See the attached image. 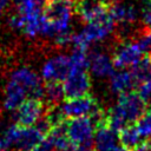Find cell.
I'll return each mask as SVG.
<instances>
[{
	"instance_id": "e0dca14e",
	"label": "cell",
	"mask_w": 151,
	"mask_h": 151,
	"mask_svg": "<svg viewBox=\"0 0 151 151\" xmlns=\"http://www.w3.org/2000/svg\"><path fill=\"white\" fill-rule=\"evenodd\" d=\"M46 138L51 143L53 151H73V144L67 136L66 125L64 122L52 126Z\"/></svg>"
},
{
	"instance_id": "d4e9b609",
	"label": "cell",
	"mask_w": 151,
	"mask_h": 151,
	"mask_svg": "<svg viewBox=\"0 0 151 151\" xmlns=\"http://www.w3.org/2000/svg\"><path fill=\"white\" fill-rule=\"evenodd\" d=\"M140 21L145 27L151 28V0L140 9Z\"/></svg>"
},
{
	"instance_id": "484cf974",
	"label": "cell",
	"mask_w": 151,
	"mask_h": 151,
	"mask_svg": "<svg viewBox=\"0 0 151 151\" xmlns=\"http://www.w3.org/2000/svg\"><path fill=\"white\" fill-rule=\"evenodd\" d=\"M28 151H53V147H52L51 143L48 142V139L45 138L41 143H39V144L35 145L34 147L29 149Z\"/></svg>"
},
{
	"instance_id": "ffe728a7",
	"label": "cell",
	"mask_w": 151,
	"mask_h": 151,
	"mask_svg": "<svg viewBox=\"0 0 151 151\" xmlns=\"http://www.w3.org/2000/svg\"><path fill=\"white\" fill-rule=\"evenodd\" d=\"M131 73L134 78L136 86L142 81L151 79V60H150V58L143 57L138 63H136L132 66Z\"/></svg>"
},
{
	"instance_id": "4316f807",
	"label": "cell",
	"mask_w": 151,
	"mask_h": 151,
	"mask_svg": "<svg viewBox=\"0 0 151 151\" xmlns=\"http://www.w3.org/2000/svg\"><path fill=\"white\" fill-rule=\"evenodd\" d=\"M13 0H0V17L8 9Z\"/></svg>"
},
{
	"instance_id": "44dd1931",
	"label": "cell",
	"mask_w": 151,
	"mask_h": 151,
	"mask_svg": "<svg viewBox=\"0 0 151 151\" xmlns=\"http://www.w3.org/2000/svg\"><path fill=\"white\" fill-rule=\"evenodd\" d=\"M70 58L72 70H88V50L74 47Z\"/></svg>"
},
{
	"instance_id": "7402d4cb",
	"label": "cell",
	"mask_w": 151,
	"mask_h": 151,
	"mask_svg": "<svg viewBox=\"0 0 151 151\" xmlns=\"http://www.w3.org/2000/svg\"><path fill=\"white\" fill-rule=\"evenodd\" d=\"M136 126L143 139L151 138V107L145 110L144 113L138 118Z\"/></svg>"
},
{
	"instance_id": "7a4b0ae2",
	"label": "cell",
	"mask_w": 151,
	"mask_h": 151,
	"mask_svg": "<svg viewBox=\"0 0 151 151\" xmlns=\"http://www.w3.org/2000/svg\"><path fill=\"white\" fill-rule=\"evenodd\" d=\"M145 110L146 101H144L137 92H124L118 94L117 101L107 111L105 123L119 132L124 126L136 123Z\"/></svg>"
},
{
	"instance_id": "9a60e30c",
	"label": "cell",
	"mask_w": 151,
	"mask_h": 151,
	"mask_svg": "<svg viewBox=\"0 0 151 151\" xmlns=\"http://www.w3.org/2000/svg\"><path fill=\"white\" fill-rule=\"evenodd\" d=\"M107 11L109 6L104 0H78L76 4V12L85 22L97 19Z\"/></svg>"
},
{
	"instance_id": "6da1fadb",
	"label": "cell",
	"mask_w": 151,
	"mask_h": 151,
	"mask_svg": "<svg viewBox=\"0 0 151 151\" xmlns=\"http://www.w3.org/2000/svg\"><path fill=\"white\" fill-rule=\"evenodd\" d=\"M28 98L42 100V79L29 67H18L9 73L6 81L4 88L2 106L6 111L14 112Z\"/></svg>"
},
{
	"instance_id": "7c38bea8",
	"label": "cell",
	"mask_w": 151,
	"mask_h": 151,
	"mask_svg": "<svg viewBox=\"0 0 151 151\" xmlns=\"http://www.w3.org/2000/svg\"><path fill=\"white\" fill-rule=\"evenodd\" d=\"M109 14L118 25H133L140 19V9L125 0H113L109 5Z\"/></svg>"
},
{
	"instance_id": "5bb4252c",
	"label": "cell",
	"mask_w": 151,
	"mask_h": 151,
	"mask_svg": "<svg viewBox=\"0 0 151 151\" xmlns=\"http://www.w3.org/2000/svg\"><path fill=\"white\" fill-rule=\"evenodd\" d=\"M94 151H113L119 145L117 131L111 129L106 123L97 126L93 138Z\"/></svg>"
},
{
	"instance_id": "4fadbf2b",
	"label": "cell",
	"mask_w": 151,
	"mask_h": 151,
	"mask_svg": "<svg viewBox=\"0 0 151 151\" xmlns=\"http://www.w3.org/2000/svg\"><path fill=\"white\" fill-rule=\"evenodd\" d=\"M114 64L112 57L101 50L88 51V71L97 79H106L111 76Z\"/></svg>"
},
{
	"instance_id": "8fae6325",
	"label": "cell",
	"mask_w": 151,
	"mask_h": 151,
	"mask_svg": "<svg viewBox=\"0 0 151 151\" xmlns=\"http://www.w3.org/2000/svg\"><path fill=\"white\" fill-rule=\"evenodd\" d=\"M63 87L66 98L86 96L91 90V77L87 70H71L63 81Z\"/></svg>"
},
{
	"instance_id": "f546056e",
	"label": "cell",
	"mask_w": 151,
	"mask_h": 151,
	"mask_svg": "<svg viewBox=\"0 0 151 151\" xmlns=\"http://www.w3.org/2000/svg\"><path fill=\"white\" fill-rule=\"evenodd\" d=\"M113 151H127V149H125V147H124V146L120 144V145H118V146H117V147H116Z\"/></svg>"
},
{
	"instance_id": "cb8c5ba5",
	"label": "cell",
	"mask_w": 151,
	"mask_h": 151,
	"mask_svg": "<svg viewBox=\"0 0 151 151\" xmlns=\"http://www.w3.org/2000/svg\"><path fill=\"white\" fill-rule=\"evenodd\" d=\"M137 93L144 101H149L151 99V79L139 83L137 85Z\"/></svg>"
},
{
	"instance_id": "ac0fdd59",
	"label": "cell",
	"mask_w": 151,
	"mask_h": 151,
	"mask_svg": "<svg viewBox=\"0 0 151 151\" xmlns=\"http://www.w3.org/2000/svg\"><path fill=\"white\" fill-rule=\"evenodd\" d=\"M119 134V142L120 144L127 149V150H133L134 147H137L138 145L142 144V139L143 137L140 136L138 129L136 125L129 124L126 126H124L120 131Z\"/></svg>"
},
{
	"instance_id": "9c48e42d",
	"label": "cell",
	"mask_w": 151,
	"mask_h": 151,
	"mask_svg": "<svg viewBox=\"0 0 151 151\" xmlns=\"http://www.w3.org/2000/svg\"><path fill=\"white\" fill-rule=\"evenodd\" d=\"M143 50L139 44L133 40L122 39V41L116 46L112 59L114 67L117 68H126L132 67L136 63H138L143 58Z\"/></svg>"
},
{
	"instance_id": "2e32d148",
	"label": "cell",
	"mask_w": 151,
	"mask_h": 151,
	"mask_svg": "<svg viewBox=\"0 0 151 151\" xmlns=\"http://www.w3.org/2000/svg\"><path fill=\"white\" fill-rule=\"evenodd\" d=\"M136 86L134 78L131 73V70L117 68L109 77V87L110 91L114 94H120L124 92L131 91Z\"/></svg>"
},
{
	"instance_id": "277c9868",
	"label": "cell",
	"mask_w": 151,
	"mask_h": 151,
	"mask_svg": "<svg viewBox=\"0 0 151 151\" xmlns=\"http://www.w3.org/2000/svg\"><path fill=\"white\" fill-rule=\"evenodd\" d=\"M114 25L116 24L107 11L97 19L86 22L79 32L73 33L71 44L73 47L88 50L93 44L106 40L114 32Z\"/></svg>"
},
{
	"instance_id": "52a82bcc",
	"label": "cell",
	"mask_w": 151,
	"mask_h": 151,
	"mask_svg": "<svg viewBox=\"0 0 151 151\" xmlns=\"http://www.w3.org/2000/svg\"><path fill=\"white\" fill-rule=\"evenodd\" d=\"M66 125L67 136L73 145L93 144L94 132L97 129V123L90 116L71 118Z\"/></svg>"
},
{
	"instance_id": "83f0119b",
	"label": "cell",
	"mask_w": 151,
	"mask_h": 151,
	"mask_svg": "<svg viewBox=\"0 0 151 151\" xmlns=\"http://www.w3.org/2000/svg\"><path fill=\"white\" fill-rule=\"evenodd\" d=\"M131 151H151V144H147V143L140 144V145H138L137 147H134Z\"/></svg>"
},
{
	"instance_id": "ba28073f",
	"label": "cell",
	"mask_w": 151,
	"mask_h": 151,
	"mask_svg": "<svg viewBox=\"0 0 151 151\" xmlns=\"http://www.w3.org/2000/svg\"><path fill=\"white\" fill-rule=\"evenodd\" d=\"M72 70L71 58L65 53H58L47 58L40 67V77L42 81L63 83Z\"/></svg>"
},
{
	"instance_id": "3957f363",
	"label": "cell",
	"mask_w": 151,
	"mask_h": 151,
	"mask_svg": "<svg viewBox=\"0 0 151 151\" xmlns=\"http://www.w3.org/2000/svg\"><path fill=\"white\" fill-rule=\"evenodd\" d=\"M76 11L73 0H50L44 8L41 35L51 40L58 34L72 31V17Z\"/></svg>"
},
{
	"instance_id": "603a6c76",
	"label": "cell",
	"mask_w": 151,
	"mask_h": 151,
	"mask_svg": "<svg viewBox=\"0 0 151 151\" xmlns=\"http://www.w3.org/2000/svg\"><path fill=\"white\" fill-rule=\"evenodd\" d=\"M137 42L139 44L144 53L151 54V28L144 27V29L138 33Z\"/></svg>"
},
{
	"instance_id": "30bf717a",
	"label": "cell",
	"mask_w": 151,
	"mask_h": 151,
	"mask_svg": "<svg viewBox=\"0 0 151 151\" xmlns=\"http://www.w3.org/2000/svg\"><path fill=\"white\" fill-rule=\"evenodd\" d=\"M45 113L46 106L41 99L28 98L14 111V119L15 123L21 126H33L45 116Z\"/></svg>"
},
{
	"instance_id": "d6986e66",
	"label": "cell",
	"mask_w": 151,
	"mask_h": 151,
	"mask_svg": "<svg viewBox=\"0 0 151 151\" xmlns=\"http://www.w3.org/2000/svg\"><path fill=\"white\" fill-rule=\"evenodd\" d=\"M64 97H65V93H64V87H63L61 83L51 81V83H46L44 85L42 100H45V104H48L52 106L58 105L59 103H61Z\"/></svg>"
},
{
	"instance_id": "1f68e13d",
	"label": "cell",
	"mask_w": 151,
	"mask_h": 151,
	"mask_svg": "<svg viewBox=\"0 0 151 151\" xmlns=\"http://www.w3.org/2000/svg\"><path fill=\"white\" fill-rule=\"evenodd\" d=\"M150 60H151V58H150Z\"/></svg>"
},
{
	"instance_id": "5b68a950",
	"label": "cell",
	"mask_w": 151,
	"mask_h": 151,
	"mask_svg": "<svg viewBox=\"0 0 151 151\" xmlns=\"http://www.w3.org/2000/svg\"><path fill=\"white\" fill-rule=\"evenodd\" d=\"M44 132L37 124L33 126H21L17 123L9 124L2 132V140L7 147H14L18 151H28L46 138Z\"/></svg>"
},
{
	"instance_id": "8992f818",
	"label": "cell",
	"mask_w": 151,
	"mask_h": 151,
	"mask_svg": "<svg viewBox=\"0 0 151 151\" xmlns=\"http://www.w3.org/2000/svg\"><path fill=\"white\" fill-rule=\"evenodd\" d=\"M60 110L65 118H78L90 116L97 123V126L105 123L106 114L100 109L97 100L90 96H81L76 98H67L60 105Z\"/></svg>"
},
{
	"instance_id": "4dcf8cb0",
	"label": "cell",
	"mask_w": 151,
	"mask_h": 151,
	"mask_svg": "<svg viewBox=\"0 0 151 151\" xmlns=\"http://www.w3.org/2000/svg\"><path fill=\"white\" fill-rule=\"evenodd\" d=\"M41 1H44V2H45V4H47V2H48V1H50V0H41Z\"/></svg>"
},
{
	"instance_id": "f1b7e54d",
	"label": "cell",
	"mask_w": 151,
	"mask_h": 151,
	"mask_svg": "<svg viewBox=\"0 0 151 151\" xmlns=\"http://www.w3.org/2000/svg\"><path fill=\"white\" fill-rule=\"evenodd\" d=\"M6 144L4 143V140L2 139H0V151H6Z\"/></svg>"
}]
</instances>
